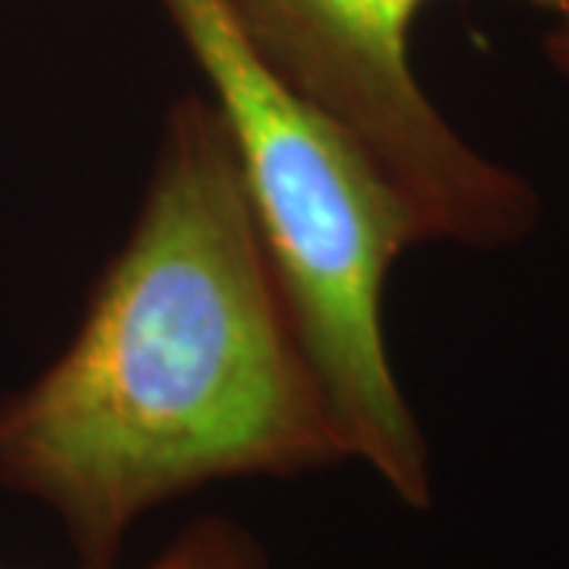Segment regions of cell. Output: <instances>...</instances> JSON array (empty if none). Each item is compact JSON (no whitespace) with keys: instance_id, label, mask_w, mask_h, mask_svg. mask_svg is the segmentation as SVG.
Here are the masks:
<instances>
[{"instance_id":"1","label":"cell","mask_w":569,"mask_h":569,"mask_svg":"<svg viewBox=\"0 0 569 569\" xmlns=\"http://www.w3.org/2000/svg\"><path fill=\"white\" fill-rule=\"evenodd\" d=\"M348 462L219 104L164 111L140 212L61 355L0 399V488L118 569L152 509Z\"/></svg>"},{"instance_id":"2","label":"cell","mask_w":569,"mask_h":569,"mask_svg":"<svg viewBox=\"0 0 569 569\" xmlns=\"http://www.w3.org/2000/svg\"><path fill=\"white\" fill-rule=\"evenodd\" d=\"M238 149L266 250L348 459L406 507L433 500L430 449L383 329L392 266L425 231L402 190L346 127L284 86L222 0H162Z\"/></svg>"},{"instance_id":"3","label":"cell","mask_w":569,"mask_h":569,"mask_svg":"<svg viewBox=\"0 0 569 569\" xmlns=\"http://www.w3.org/2000/svg\"><path fill=\"white\" fill-rule=\"evenodd\" d=\"M430 0H222L257 58L346 127L415 209L425 241L503 250L541 222L529 178L475 149L411 67ZM550 13L557 0H519Z\"/></svg>"},{"instance_id":"4","label":"cell","mask_w":569,"mask_h":569,"mask_svg":"<svg viewBox=\"0 0 569 569\" xmlns=\"http://www.w3.org/2000/svg\"><path fill=\"white\" fill-rule=\"evenodd\" d=\"M140 569H269V557L263 545L238 522L203 516Z\"/></svg>"},{"instance_id":"5","label":"cell","mask_w":569,"mask_h":569,"mask_svg":"<svg viewBox=\"0 0 569 569\" xmlns=\"http://www.w3.org/2000/svg\"><path fill=\"white\" fill-rule=\"evenodd\" d=\"M548 29H545V58L548 63L569 82V0H557V7L548 13Z\"/></svg>"}]
</instances>
